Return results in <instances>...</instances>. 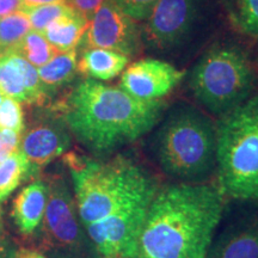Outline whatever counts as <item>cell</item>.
Masks as SVG:
<instances>
[{
  "instance_id": "6da1fadb",
  "label": "cell",
  "mask_w": 258,
  "mask_h": 258,
  "mask_svg": "<svg viewBox=\"0 0 258 258\" xmlns=\"http://www.w3.org/2000/svg\"><path fill=\"white\" fill-rule=\"evenodd\" d=\"M63 163L80 221L102 258H137L141 230L161 183L125 154L96 159L67 152Z\"/></svg>"
},
{
  "instance_id": "7a4b0ae2",
  "label": "cell",
  "mask_w": 258,
  "mask_h": 258,
  "mask_svg": "<svg viewBox=\"0 0 258 258\" xmlns=\"http://www.w3.org/2000/svg\"><path fill=\"white\" fill-rule=\"evenodd\" d=\"M225 206L215 182L161 184L145 219L137 258H206Z\"/></svg>"
},
{
  "instance_id": "3957f363",
  "label": "cell",
  "mask_w": 258,
  "mask_h": 258,
  "mask_svg": "<svg viewBox=\"0 0 258 258\" xmlns=\"http://www.w3.org/2000/svg\"><path fill=\"white\" fill-rule=\"evenodd\" d=\"M53 105L71 133L97 157H105L153 131L165 114L163 99L143 101L120 86L95 79L79 82Z\"/></svg>"
},
{
  "instance_id": "277c9868",
  "label": "cell",
  "mask_w": 258,
  "mask_h": 258,
  "mask_svg": "<svg viewBox=\"0 0 258 258\" xmlns=\"http://www.w3.org/2000/svg\"><path fill=\"white\" fill-rule=\"evenodd\" d=\"M152 154L172 182L207 183L217 171V123L188 103H178L158 122Z\"/></svg>"
},
{
  "instance_id": "5b68a950",
  "label": "cell",
  "mask_w": 258,
  "mask_h": 258,
  "mask_svg": "<svg viewBox=\"0 0 258 258\" xmlns=\"http://www.w3.org/2000/svg\"><path fill=\"white\" fill-rule=\"evenodd\" d=\"M215 184L226 201L258 202V95L219 117Z\"/></svg>"
},
{
  "instance_id": "8992f818",
  "label": "cell",
  "mask_w": 258,
  "mask_h": 258,
  "mask_svg": "<svg viewBox=\"0 0 258 258\" xmlns=\"http://www.w3.org/2000/svg\"><path fill=\"white\" fill-rule=\"evenodd\" d=\"M195 99L221 117L251 97L254 73L246 54L232 44L206 51L194 66L189 82Z\"/></svg>"
},
{
  "instance_id": "52a82bcc",
  "label": "cell",
  "mask_w": 258,
  "mask_h": 258,
  "mask_svg": "<svg viewBox=\"0 0 258 258\" xmlns=\"http://www.w3.org/2000/svg\"><path fill=\"white\" fill-rule=\"evenodd\" d=\"M48 199L38 230L37 251L50 258H102L80 221L71 183L63 172L43 176Z\"/></svg>"
},
{
  "instance_id": "ba28073f",
  "label": "cell",
  "mask_w": 258,
  "mask_h": 258,
  "mask_svg": "<svg viewBox=\"0 0 258 258\" xmlns=\"http://www.w3.org/2000/svg\"><path fill=\"white\" fill-rule=\"evenodd\" d=\"M206 0H158L141 28L143 42L154 50H170L191 36Z\"/></svg>"
},
{
  "instance_id": "9c48e42d",
  "label": "cell",
  "mask_w": 258,
  "mask_h": 258,
  "mask_svg": "<svg viewBox=\"0 0 258 258\" xmlns=\"http://www.w3.org/2000/svg\"><path fill=\"white\" fill-rule=\"evenodd\" d=\"M206 258H258V202L226 201Z\"/></svg>"
},
{
  "instance_id": "30bf717a",
  "label": "cell",
  "mask_w": 258,
  "mask_h": 258,
  "mask_svg": "<svg viewBox=\"0 0 258 258\" xmlns=\"http://www.w3.org/2000/svg\"><path fill=\"white\" fill-rule=\"evenodd\" d=\"M71 145L72 133L62 114L53 105L38 106L22 134L19 151L35 172L41 175L42 169L66 154Z\"/></svg>"
},
{
  "instance_id": "8fae6325",
  "label": "cell",
  "mask_w": 258,
  "mask_h": 258,
  "mask_svg": "<svg viewBox=\"0 0 258 258\" xmlns=\"http://www.w3.org/2000/svg\"><path fill=\"white\" fill-rule=\"evenodd\" d=\"M143 43L138 22L125 15L111 0H105L89 19L78 48L80 51L102 48L133 57L140 53Z\"/></svg>"
},
{
  "instance_id": "7c38bea8",
  "label": "cell",
  "mask_w": 258,
  "mask_h": 258,
  "mask_svg": "<svg viewBox=\"0 0 258 258\" xmlns=\"http://www.w3.org/2000/svg\"><path fill=\"white\" fill-rule=\"evenodd\" d=\"M184 72L166 61L143 59L128 64L122 72L120 88L135 98L158 101L182 82Z\"/></svg>"
},
{
  "instance_id": "4fadbf2b",
  "label": "cell",
  "mask_w": 258,
  "mask_h": 258,
  "mask_svg": "<svg viewBox=\"0 0 258 258\" xmlns=\"http://www.w3.org/2000/svg\"><path fill=\"white\" fill-rule=\"evenodd\" d=\"M0 91L27 105H49L37 70L16 50L0 53Z\"/></svg>"
},
{
  "instance_id": "5bb4252c",
  "label": "cell",
  "mask_w": 258,
  "mask_h": 258,
  "mask_svg": "<svg viewBox=\"0 0 258 258\" xmlns=\"http://www.w3.org/2000/svg\"><path fill=\"white\" fill-rule=\"evenodd\" d=\"M47 199L48 188L42 173L15 198L11 218L17 230L25 237L34 235L40 230L46 212Z\"/></svg>"
},
{
  "instance_id": "9a60e30c",
  "label": "cell",
  "mask_w": 258,
  "mask_h": 258,
  "mask_svg": "<svg viewBox=\"0 0 258 258\" xmlns=\"http://www.w3.org/2000/svg\"><path fill=\"white\" fill-rule=\"evenodd\" d=\"M131 62V57L117 51L90 48L82 51L78 61V72L86 78L111 80L123 72Z\"/></svg>"
},
{
  "instance_id": "2e32d148",
  "label": "cell",
  "mask_w": 258,
  "mask_h": 258,
  "mask_svg": "<svg viewBox=\"0 0 258 258\" xmlns=\"http://www.w3.org/2000/svg\"><path fill=\"white\" fill-rule=\"evenodd\" d=\"M38 77L48 101L71 84L78 73L77 49L56 54L49 62L38 69Z\"/></svg>"
},
{
  "instance_id": "e0dca14e",
  "label": "cell",
  "mask_w": 258,
  "mask_h": 258,
  "mask_svg": "<svg viewBox=\"0 0 258 258\" xmlns=\"http://www.w3.org/2000/svg\"><path fill=\"white\" fill-rule=\"evenodd\" d=\"M88 23V19L74 14L53 22L42 34L57 53H63L77 49Z\"/></svg>"
},
{
  "instance_id": "ac0fdd59",
  "label": "cell",
  "mask_w": 258,
  "mask_h": 258,
  "mask_svg": "<svg viewBox=\"0 0 258 258\" xmlns=\"http://www.w3.org/2000/svg\"><path fill=\"white\" fill-rule=\"evenodd\" d=\"M37 175L21 151L0 163V205L28 179H35Z\"/></svg>"
},
{
  "instance_id": "d6986e66",
  "label": "cell",
  "mask_w": 258,
  "mask_h": 258,
  "mask_svg": "<svg viewBox=\"0 0 258 258\" xmlns=\"http://www.w3.org/2000/svg\"><path fill=\"white\" fill-rule=\"evenodd\" d=\"M30 29V21L22 11L0 18V53L15 50Z\"/></svg>"
},
{
  "instance_id": "ffe728a7",
  "label": "cell",
  "mask_w": 258,
  "mask_h": 258,
  "mask_svg": "<svg viewBox=\"0 0 258 258\" xmlns=\"http://www.w3.org/2000/svg\"><path fill=\"white\" fill-rule=\"evenodd\" d=\"M15 50L21 54L25 60H28L32 66L38 67V69L49 62L56 54H59L42 32L35 30L29 31Z\"/></svg>"
},
{
  "instance_id": "44dd1931",
  "label": "cell",
  "mask_w": 258,
  "mask_h": 258,
  "mask_svg": "<svg viewBox=\"0 0 258 258\" xmlns=\"http://www.w3.org/2000/svg\"><path fill=\"white\" fill-rule=\"evenodd\" d=\"M21 11L28 16L31 27L35 29V31L38 32H43L53 22L57 21V19L77 14L64 3L25 8L22 9Z\"/></svg>"
},
{
  "instance_id": "7402d4cb",
  "label": "cell",
  "mask_w": 258,
  "mask_h": 258,
  "mask_svg": "<svg viewBox=\"0 0 258 258\" xmlns=\"http://www.w3.org/2000/svg\"><path fill=\"white\" fill-rule=\"evenodd\" d=\"M231 17L240 32L258 37V0H232Z\"/></svg>"
},
{
  "instance_id": "603a6c76",
  "label": "cell",
  "mask_w": 258,
  "mask_h": 258,
  "mask_svg": "<svg viewBox=\"0 0 258 258\" xmlns=\"http://www.w3.org/2000/svg\"><path fill=\"white\" fill-rule=\"evenodd\" d=\"M0 129L23 133L25 129L24 111L19 102L5 97L0 102Z\"/></svg>"
},
{
  "instance_id": "cb8c5ba5",
  "label": "cell",
  "mask_w": 258,
  "mask_h": 258,
  "mask_svg": "<svg viewBox=\"0 0 258 258\" xmlns=\"http://www.w3.org/2000/svg\"><path fill=\"white\" fill-rule=\"evenodd\" d=\"M118 9L137 22H143L150 15L158 0H111Z\"/></svg>"
},
{
  "instance_id": "d4e9b609",
  "label": "cell",
  "mask_w": 258,
  "mask_h": 258,
  "mask_svg": "<svg viewBox=\"0 0 258 258\" xmlns=\"http://www.w3.org/2000/svg\"><path fill=\"white\" fill-rule=\"evenodd\" d=\"M22 134L10 129H0V163L12 154L18 152L21 147Z\"/></svg>"
},
{
  "instance_id": "484cf974",
  "label": "cell",
  "mask_w": 258,
  "mask_h": 258,
  "mask_svg": "<svg viewBox=\"0 0 258 258\" xmlns=\"http://www.w3.org/2000/svg\"><path fill=\"white\" fill-rule=\"evenodd\" d=\"M104 2L105 0H66L64 4L89 21Z\"/></svg>"
},
{
  "instance_id": "4316f807",
  "label": "cell",
  "mask_w": 258,
  "mask_h": 258,
  "mask_svg": "<svg viewBox=\"0 0 258 258\" xmlns=\"http://www.w3.org/2000/svg\"><path fill=\"white\" fill-rule=\"evenodd\" d=\"M17 247L6 234L0 237V258H16L17 257Z\"/></svg>"
},
{
  "instance_id": "83f0119b",
  "label": "cell",
  "mask_w": 258,
  "mask_h": 258,
  "mask_svg": "<svg viewBox=\"0 0 258 258\" xmlns=\"http://www.w3.org/2000/svg\"><path fill=\"white\" fill-rule=\"evenodd\" d=\"M22 10V0H0V18Z\"/></svg>"
},
{
  "instance_id": "f1b7e54d",
  "label": "cell",
  "mask_w": 258,
  "mask_h": 258,
  "mask_svg": "<svg viewBox=\"0 0 258 258\" xmlns=\"http://www.w3.org/2000/svg\"><path fill=\"white\" fill-rule=\"evenodd\" d=\"M66 0H22V9L34 8V6L49 5V4H59L64 3Z\"/></svg>"
},
{
  "instance_id": "f546056e",
  "label": "cell",
  "mask_w": 258,
  "mask_h": 258,
  "mask_svg": "<svg viewBox=\"0 0 258 258\" xmlns=\"http://www.w3.org/2000/svg\"><path fill=\"white\" fill-rule=\"evenodd\" d=\"M16 258H47V257L44 256L43 253L38 252L36 250L22 247V249L17 250V257Z\"/></svg>"
},
{
  "instance_id": "4dcf8cb0",
  "label": "cell",
  "mask_w": 258,
  "mask_h": 258,
  "mask_svg": "<svg viewBox=\"0 0 258 258\" xmlns=\"http://www.w3.org/2000/svg\"><path fill=\"white\" fill-rule=\"evenodd\" d=\"M4 234V231H3V225H2V218H0V237Z\"/></svg>"
},
{
  "instance_id": "1f68e13d",
  "label": "cell",
  "mask_w": 258,
  "mask_h": 258,
  "mask_svg": "<svg viewBox=\"0 0 258 258\" xmlns=\"http://www.w3.org/2000/svg\"><path fill=\"white\" fill-rule=\"evenodd\" d=\"M2 99H3V93L0 91V102H2Z\"/></svg>"
}]
</instances>
